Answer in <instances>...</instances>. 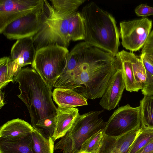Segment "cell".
<instances>
[{
    "label": "cell",
    "instance_id": "21",
    "mask_svg": "<svg viewBox=\"0 0 153 153\" xmlns=\"http://www.w3.org/2000/svg\"><path fill=\"white\" fill-rule=\"evenodd\" d=\"M141 126L153 129V96L144 95L140 102Z\"/></svg>",
    "mask_w": 153,
    "mask_h": 153
},
{
    "label": "cell",
    "instance_id": "14",
    "mask_svg": "<svg viewBox=\"0 0 153 153\" xmlns=\"http://www.w3.org/2000/svg\"><path fill=\"white\" fill-rule=\"evenodd\" d=\"M33 127L19 118L9 120L1 126L0 140L13 141L26 137L33 132Z\"/></svg>",
    "mask_w": 153,
    "mask_h": 153
},
{
    "label": "cell",
    "instance_id": "33",
    "mask_svg": "<svg viewBox=\"0 0 153 153\" xmlns=\"http://www.w3.org/2000/svg\"><path fill=\"white\" fill-rule=\"evenodd\" d=\"M78 153H88L85 152H79Z\"/></svg>",
    "mask_w": 153,
    "mask_h": 153
},
{
    "label": "cell",
    "instance_id": "9",
    "mask_svg": "<svg viewBox=\"0 0 153 153\" xmlns=\"http://www.w3.org/2000/svg\"><path fill=\"white\" fill-rule=\"evenodd\" d=\"M44 0H0V33L13 21L42 8Z\"/></svg>",
    "mask_w": 153,
    "mask_h": 153
},
{
    "label": "cell",
    "instance_id": "17",
    "mask_svg": "<svg viewBox=\"0 0 153 153\" xmlns=\"http://www.w3.org/2000/svg\"><path fill=\"white\" fill-rule=\"evenodd\" d=\"M0 153H35L31 133L16 140H0Z\"/></svg>",
    "mask_w": 153,
    "mask_h": 153
},
{
    "label": "cell",
    "instance_id": "4",
    "mask_svg": "<svg viewBox=\"0 0 153 153\" xmlns=\"http://www.w3.org/2000/svg\"><path fill=\"white\" fill-rule=\"evenodd\" d=\"M80 13L84 23L85 42L116 56L119 52L120 33L114 18L93 1Z\"/></svg>",
    "mask_w": 153,
    "mask_h": 153
},
{
    "label": "cell",
    "instance_id": "16",
    "mask_svg": "<svg viewBox=\"0 0 153 153\" xmlns=\"http://www.w3.org/2000/svg\"><path fill=\"white\" fill-rule=\"evenodd\" d=\"M53 100L62 108H75L88 105L87 99L74 90L55 88L52 92Z\"/></svg>",
    "mask_w": 153,
    "mask_h": 153
},
{
    "label": "cell",
    "instance_id": "6",
    "mask_svg": "<svg viewBox=\"0 0 153 153\" xmlns=\"http://www.w3.org/2000/svg\"><path fill=\"white\" fill-rule=\"evenodd\" d=\"M69 51L58 45H49L36 51L31 67L39 74L51 91L66 65Z\"/></svg>",
    "mask_w": 153,
    "mask_h": 153
},
{
    "label": "cell",
    "instance_id": "26",
    "mask_svg": "<svg viewBox=\"0 0 153 153\" xmlns=\"http://www.w3.org/2000/svg\"><path fill=\"white\" fill-rule=\"evenodd\" d=\"M140 58L142 60L146 72V78L141 91L144 95H153V65L145 58L144 53H141Z\"/></svg>",
    "mask_w": 153,
    "mask_h": 153
},
{
    "label": "cell",
    "instance_id": "20",
    "mask_svg": "<svg viewBox=\"0 0 153 153\" xmlns=\"http://www.w3.org/2000/svg\"><path fill=\"white\" fill-rule=\"evenodd\" d=\"M21 69L13 62L10 57L4 56L0 59V90L9 83H13V76L18 74Z\"/></svg>",
    "mask_w": 153,
    "mask_h": 153
},
{
    "label": "cell",
    "instance_id": "19",
    "mask_svg": "<svg viewBox=\"0 0 153 153\" xmlns=\"http://www.w3.org/2000/svg\"><path fill=\"white\" fill-rule=\"evenodd\" d=\"M31 135L35 153H53L55 141L49 134H45L42 129L38 128H34Z\"/></svg>",
    "mask_w": 153,
    "mask_h": 153
},
{
    "label": "cell",
    "instance_id": "5",
    "mask_svg": "<svg viewBox=\"0 0 153 153\" xmlns=\"http://www.w3.org/2000/svg\"><path fill=\"white\" fill-rule=\"evenodd\" d=\"M103 110L91 111L76 118L72 127L54 146V150L63 153H78L83 143L99 130L104 129L105 122L100 115Z\"/></svg>",
    "mask_w": 153,
    "mask_h": 153
},
{
    "label": "cell",
    "instance_id": "18",
    "mask_svg": "<svg viewBox=\"0 0 153 153\" xmlns=\"http://www.w3.org/2000/svg\"><path fill=\"white\" fill-rule=\"evenodd\" d=\"M132 53L123 50L119 52L116 55L120 58L122 63L125 89L131 92L139 91L136 84L133 71L131 62Z\"/></svg>",
    "mask_w": 153,
    "mask_h": 153
},
{
    "label": "cell",
    "instance_id": "31",
    "mask_svg": "<svg viewBox=\"0 0 153 153\" xmlns=\"http://www.w3.org/2000/svg\"><path fill=\"white\" fill-rule=\"evenodd\" d=\"M0 108L1 109V108L4 105V97L5 93L4 91H1V90H0Z\"/></svg>",
    "mask_w": 153,
    "mask_h": 153
},
{
    "label": "cell",
    "instance_id": "28",
    "mask_svg": "<svg viewBox=\"0 0 153 153\" xmlns=\"http://www.w3.org/2000/svg\"><path fill=\"white\" fill-rule=\"evenodd\" d=\"M134 12L137 16L145 18L153 15V7L146 4H142L135 8Z\"/></svg>",
    "mask_w": 153,
    "mask_h": 153
},
{
    "label": "cell",
    "instance_id": "13",
    "mask_svg": "<svg viewBox=\"0 0 153 153\" xmlns=\"http://www.w3.org/2000/svg\"><path fill=\"white\" fill-rule=\"evenodd\" d=\"M33 37L17 40L10 51V58L13 62L21 69L32 65L36 54Z\"/></svg>",
    "mask_w": 153,
    "mask_h": 153
},
{
    "label": "cell",
    "instance_id": "7",
    "mask_svg": "<svg viewBox=\"0 0 153 153\" xmlns=\"http://www.w3.org/2000/svg\"><path fill=\"white\" fill-rule=\"evenodd\" d=\"M152 22L148 18L123 21L120 23L122 46L136 52L143 48L151 31Z\"/></svg>",
    "mask_w": 153,
    "mask_h": 153
},
{
    "label": "cell",
    "instance_id": "10",
    "mask_svg": "<svg viewBox=\"0 0 153 153\" xmlns=\"http://www.w3.org/2000/svg\"><path fill=\"white\" fill-rule=\"evenodd\" d=\"M43 8V7L10 23L1 34L10 40L33 37L40 29Z\"/></svg>",
    "mask_w": 153,
    "mask_h": 153
},
{
    "label": "cell",
    "instance_id": "3",
    "mask_svg": "<svg viewBox=\"0 0 153 153\" xmlns=\"http://www.w3.org/2000/svg\"><path fill=\"white\" fill-rule=\"evenodd\" d=\"M13 79L19 84L18 97L27 107L34 128L39 120L56 114L52 92L34 69L22 68Z\"/></svg>",
    "mask_w": 153,
    "mask_h": 153
},
{
    "label": "cell",
    "instance_id": "27",
    "mask_svg": "<svg viewBox=\"0 0 153 153\" xmlns=\"http://www.w3.org/2000/svg\"><path fill=\"white\" fill-rule=\"evenodd\" d=\"M56 113L39 120L36 124L38 128H41L46 130L52 137L56 126Z\"/></svg>",
    "mask_w": 153,
    "mask_h": 153
},
{
    "label": "cell",
    "instance_id": "11",
    "mask_svg": "<svg viewBox=\"0 0 153 153\" xmlns=\"http://www.w3.org/2000/svg\"><path fill=\"white\" fill-rule=\"evenodd\" d=\"M126 88L122 69L118 70L111 78L99 102L104 109H114L120 101Z\"/></svg>",
    "mask_w": 153,
    "mask_h": 153
},
{
    "label": "cell",
    "instance_id": "8",
    "mask_svg": "<svg viewBox=\"0 0 153 153\" xmlns=\"http://www.w3.org/2000/svg\"><path fill=\"white\" fill-rule=\"evenodd\" d=\"M140 106L131 107L128 104L115 110L106 122L104 134L119 136L141 127Z\"/></svg>",
    "mask_w": 153,
    "mask_h": 153
},
{
    "label": "cell",
    "instance_id": "23",
    "mask_svg": "<svg viewBox=\"0 0 153 153\" xmlns=\"http://www.w3.org/2000/svg\"><path fill=\"white\" fill-rule=\"evenodd\" d=\"M131 62L133 74L137 88L141 90L146 78V72L144 65L140 58L133 53Z\"/></svg>",
    "mask_w": 153,
    "mask_h": 153
},
{
    "label": "cell",
    "instance_id": "22",
    "mask_svg": "<svg viewBox=\"0 0 153 153\" xmlns=\"http://www.w3.org/2000/svg\"><path fill=\"white\" fill-rule=\"evenodd\" d=\"M68 33L71 41L84 40L85 25L84 20L80 12H75L68 26Z\"/></svg>",
    "mask_w": 153,
    "mask_h": 153
},
{
    "label": "cell",
    "instance_id": "29",
    "mask_svg": "<svg viewBox=\"0 0 153 153\" xmlns=\"http://www.w3.org/2000/svg\"><path fill=\"white\" fill-rule=\"evenodd\" d=\"M142 53L153 55V30L151 31L142 50Z\"/></svg>",
    "mask_w": 153,
    "mask_h": 153
},
{
    "label": "cell",
    "instance_id": "24",
    "mask_svg": "<svg viewBox=\"0 0 153 153\" xmlns=\"http://www.w3.org/2000/svg\"><path fill=\"white\" fill-rule=\"evenodd\" d=\"M104 136L103 129L94 134L83 143L79 152L98 153L102 143Z\"/></svg>",
    "mask_w": 153,
    "mask_h": 153
},
{
    "label": "cell",
    "instance_id": "2",
    "mask_svg": "<svg viewBox=\"0 0 153 153\" xmlns=\"http://www.w3.org/2000/svg\"><path fill=\"white\" fill-rule=\"evenodd\" d=\"M85 0H44L40 29L33 37L36 51L49 45H58L68 48L71 40L69 22Z\"/></svg>",
    "mask_w": 153,
    "mask_h": 153
},
{
    "label": "cell",
    "instance_id": "32",
    "mask_svg": "<svg viewBox=\"0 0 153 153\" xmlns=\"http://www.w3.org/2000/svg\"><path fill=\"white\" fill-rule=\"evenodd\" d=\"M146 59L152 65H153V55L144 53Z\"/></svg>",
    "mask_w": 153,
    "mask_h": 153
},
{
    "label": "cell",
    "instance_id": "30",
    "mask_svg": "<svg viewBox=\"0 0 153 153\" xmlns=\"http://www.w3.org/2000/svg\"><path fill=\"white\" fill-rule=\"evenodd\" d=\"M136 153H153V140Z\"/></svg>",
    "mask_w": 153,
    "mask_h": 153
},
{
    "label": "cell",
    "instance_id": "15",
    "mask_svg": "<svg viewBox=\"0 0 153 153\" xmlns=\"http://www.w3.org/2000/svg\"><path fill=\"white\" fill-rule=\"evenodd\" d=\"M56 124L53 136L54 141L64 136L72 127L79 114L75 108H62L58 106L56 111Z\"/></svg>",
    "mask_w": 153,
    "mask_h": 153
},
{
    "label": "cell",
    "instance_id": "1",
    "mask_svg": "<svg viewBox=\"0 0 153 153\" xmlns=\"http://www.w3.org/2000/svg\"><path fill=\"white\" fill-rule=\"evenodd\" d=\"M71 51L76 66L62 73L54 87L72 89L87 99L102 97L111 78L122 68L120 58L85 42L76 44Z\"/></svg>",
    "mask_w": 153,
    "mask_h": 153
},
{
    "label": "cell",
    "instance_id": "25",
    "mask_svg": "<svg viewBox=\"0 0 153 153\" xmlns=\"http://www.w3.org/2000/svg\"><path fill=\"white\" fill-rule=\"evenodd\" d=\"M153 140V129L141 126L140 130L132 145L128 153H136Z\"/></svg>",
    "mask_w": 153,
    "mask_h": 153
},
{
    "label": "cell",
    "instance_id": "12",
    "mask_svg": "<svg viewBox=\"0 0 153 153\" xmlns=\"http://www.w3.org/2000/svg\"><path fill=\"white\" fill-rule=\"evenodd\" d=\"M140 129V127L117 136L104 134L98 153H128Z\"/></svg>",
    "mask_w": 153,
    "mask_h": 153
}]
</instances>
